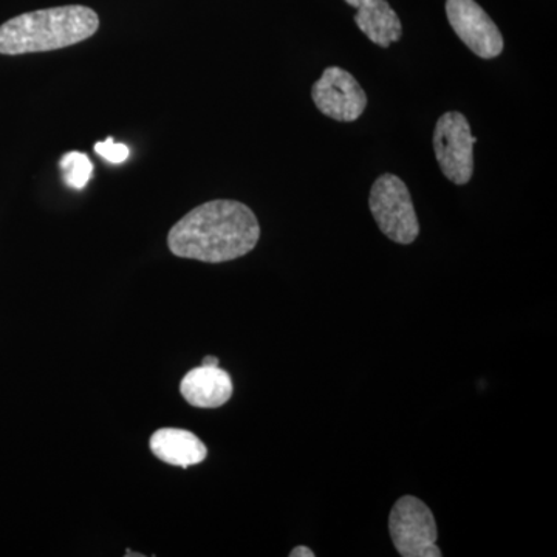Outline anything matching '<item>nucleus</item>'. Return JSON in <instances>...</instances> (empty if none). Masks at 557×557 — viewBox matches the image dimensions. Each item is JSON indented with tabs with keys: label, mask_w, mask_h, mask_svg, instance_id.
I'll return each instance as SVG.
<instances>
[{
	"label": "nucleus",
	"mask_w": 557,
	"mask_h": 557,
	"mask_svg": "<svg viewBox=\"0 0 557 557\" xmlns=\"http://www.w3.org/2000/svg\"><path fill=\"white\" fill-rule=\"evenodd\" d=\"M259 239V220L251 208L236 200H212L172 226L168 247L177 258L222 263L244 258Z\"/></svg>",
	"instance_id": "nucleus-1"
},
{
	"label": "nucleus",
	"mask_w": 557,
	"mask_h": 557,
	"mask_svg": "<svg viewBox=\"0 0 557 557\" xmlns=\"http://www.w3.org/2000/svg\"><path fill=\"white\" fill-rule=\"evenodd\" d=\"M100 28L89 7L67 5L20 14L0 25V54L40 53L76 46Z\"/></svg>",
	"instance_id": "nucleus-2"
},
{
	"label": "nucleus",
	"mask_w": 557,
	"mask_h": 557,
	"mask_svg": "<svg viewBox=\"0 0 557 557\" xmlns=\"http://www.w3.org/2000/svg\"><path fill=\"white\" fill-rule=\"evenodd\" d=\"M369 208L384 236L399 245H410L420 234L416 208L406 183L394 174H383L370 189Z\"/></svg>",
	"instance_id": "nucleus-3"
},
{
	"label": "nucleus",
	"mask_w": 557,
	"mask_h": 557,
	"mask_svg": "<svg viewBox=\"0 0 557 557\" xmlns=\"http://www.w3.org/2000/svg\"><path fill=\"white\" fill-rule=\"evenodd\" d=\"M388 533L399 556L442 557V549L437 547V523L420 498H399L388 516Z\"/></svg>",
	"instance_id": "nucleus-4"
},
{
	"label": "nucleus",
	"mask_w": 557,
	"mask_h": 557,
	"mask_svg": "<svg viewBox=\"0 0 557 557\" xmlns=\"http://www.w3.org/2000/svg\"><path fill=\"white\" fill-rule=\"evenodd\" d=\"M467 116L448 112L434 131V150L440 170L454 185H467L474 174V145Z\"/></svg>",
	"instance_id": "nucleus-5"
},
{
	"label": "nucleus",
	"mask_w": 557,
	"mask_h": 557,
	"mask_svg": "<svg viewBox=\"0 0 557 557\" xmlns=\"http://www.w3.org/2000/svg\"><path fill=\"white\" fill-rule=\"evenodd\" d=\"M314 104L329 119L351 123L368 108V95L350 72L327 67L311 89Z\"/></svg>",
	"instance_id": "nucleus-6"
},
{
	"label": "nucleus",
	"mask_w": 557,
	"mask_h": 557,
	"mask_svg": "<svg viewBox=\"0 0 557 557\" xmlns=\"http://www.w3.org/2000/svg\"><path fill=\"white\" fill-rule=\"evenodd\" d=\"M446 16L453 30L472 53L494 60L504 51V36L490 14L475 0H446Z\"/></svg>",
	"instance_id": "nucleus-7"
},
{
	"label": "nucleus",
	"mask_w": 557,
	"mask_h": 557,
	"mask_svg": "<svg viewBox=\"0 0 557 557\" xmlns=\"http://www.w3.org/2000/svg\"><path fill=\"white\" fill-rule=\"evenodd\" d=\"M183 398L194 408L215 409L233 397V381L225 370L200 366L186 373L180 384Z\"/></svg>",
	"instance_id": "nucleus-8"
},
{
	"label": "nucleus",
	"mask_w": 557,
	"mask_h": 557,
	"mask_svg": "<svg viewBox=\"0 0 557 557\" xmlns=\"http://www.w3.org/2000/svg\"><path fill=\"white\" fill-rule=\"evenodd\" d=\"M153 456L172 467L189 468L200 465L208 456L207 446L185 429H159L149 440Z\"/></svg>",
	"instance_id": "nucleus-9"
},
{
	"label": "nucleus",
	"mask_w": 557,
	"mask_h": 557,
	"mask_svg": "<svg viewBox=\"0 0 557 557\" xmlns=\"http://www.w3.org/2000/svg\"><path fill=\"white\" fill-rule=\"evenodd\" d=\"M346 2L357 9L355 22L359 30L376 46L387 49L391 44L401 38V21L388 5L387 0H346Z\"/></svg>",
	"instance_id": "nucleus-10"
},
{
	"label": "nucleus",
	"mask_w": 557,
	"mask_h": 557,
	"mask_svg": "<svg viewBox=\"0 0 557 557\" xmlns=\"http://www.w3.org/2000/svg\"><path fill=\"white\" fill-rule=\"evenodd\" d=\"M65 185L72 189H84L94 174V163L89 157L78 150L65 153L60 163Z\"/></svg>",
	"instance_id": "nucleus-11"
},
{
	"label": "nucleus",
	"mask_w": 557,
	"mask_h": 557,
	"mask_svg": "<svg viewBox=\"0 0 557 557\" xmlns=\"http://www.w3.org/2000/svg\"><path fill=\"white\" fill-rule=\"evenodd\" d=\"M95 152L112 164H121L129 159V148L123 145V143L113 141V138L97 143V145H95Z\"/></svg>",
	"instance_id": "nucleus-12"
},
{
	"label": "nucleus",
	"mask_w": 557,
	"mask_h": 557,
	"mask_svg": "<svg viewBox=\"0 0 557 557\" xmlns=\"http://www.w3.org/2000/svg\"><path fill=\"white\" fill-rule=\"evenodd\" d=\"M314 552L307 547H296L289 552V557H314Z\"/></svg>",
	"instance_id": "nucleus-13"
},
{
	"label": "nucleus",
	"mask_w": 557,
	"mask_h": 557,
	"mask_svg": "<svg viewBox=\"0 0 557 557\" xmlns=\"http://www.w3.org/2000/svg\"><path fill=\"white\" fill-rule=\"evenodd\" d=\"M219 362V358L207 357L203 359V362H201V366H209V368H218Z\"/></svg>",
	"instance_id": "nucleus-14"
}]
</instances>
